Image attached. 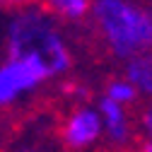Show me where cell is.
<instances>
[{
  "label": "cell",
  "instance_id": "cell-4",
  "mask_svg": "<svg viewBox=\"0 0 152 152\" xmlns=\"http://www.w3.org/2000/svg\"><path fill=\"white\" fill-rule=\"evenodd\" d=\"M102 133L104 128H102L99 111L92 106H77L63 121L61 138L70 150H87L102 138Z\"/></svg>",
  "mask_w": 152,
  "mask_h": 152
},
{
  "label": "cell",
  "instance_id": "cell-8",
  "mask_svg": "<svg viewBox=\"0 0 152 152\" xmlns=\"http://www.w3.org/2000/svg\"><path fill=\"white\" fill-rule=\"evenodd\" d=\"M104 97H109L111 102H116L121 106H128V104H133V102L138 99V89L133 87L126 77H118V80H111L109 82Z\"/></svg>",
  "mask_w": 152,
  "mask_h": 152
},
{
  "label": "cell",
  "instance_id": "cell-5",
  "mask_svg": "<svg viewBox=\"0 0 152 152\" xmlns=\"http://www.w3.org/2000/svg\"><path fill=\"white\" fill-rule=\"evenodd\" d=\"M99 118H102V128L109 135L111 145H123L130 138V123H128V113L126 106L111 102L109 97L99 99Z\"/></svg>",
  "mask_w": 152,
  "mask_h": 152
},
{
  "label": "cell",
  "instance_id": "cell-3",
  "mask_svg": "<svg viewBox=\"0 0 152 152\" xmlns=\"http://www.w3.org/2000/svg\"><path fill=\"white\" fill-rule=\"evenodd\" d=\"M51 77L48 68L31 56H7L0 61V109L12 106Z\"/></svg>",
  "mask_w": 152,
  "mask_h": 152
},
{
  "label": "cell",
  "instance_id": "cell-2",
  "mask_svg": "<svg viewBox=\"0 0 152 152\" xmlns=\"http://www.w3.org/2000/svg\"><path fill=\"white\" fill-rule=\"evenodd\" d=\"M89 15L116 58L128 61L147 53L152 44V17L147 7L135 0H92Z\"/></svg>",
  "mask_w": 152,
  "mask_h": 152
},
{
  "label": "cell",
  "instance_id": "cell-6",
  "mask_svg": "<svg viewBox=\"0 0 152 152\" xmlns=\"http://www.w3.org/2000/svg\"><path fill=\"white\" fill-rule=\"evenodd\" d=\"M126 80L138 89V94L152 92V58L147 53H138L126 63Z\"/></svg>",
  "mask_w": 152,
  "mask_h": 152
},
{
  "label": "cell",
  "instance_id": "cell-9",
  "mask_svg": "<svg viewBox=\"0 0 152 152\" xmlns=\"http://www.w3.org/2000/svg\"><path fill=\"white\" fill-rule=\"evenodd\" d=\"M27 0H0V7H7V5H22Z\"/></svg>",
  "mask_w": 152,
  "mask_h": 152
},
{
  "label": "cell",
  "instance_id": "cell-11",
  "mask_svg": "<svg viewBox=\"0 0 152 152\" xmlns=\"http://www.w3.org/2000/svg\"><path fill=\"white\" fill-rule=\"evenodd\" d=\"M135 152H138V150H135ZM140 152H145V150H140Z\"/></svg>",
  "mask_w": 152,
  "mask_h": 152
},
{
  "label": "cell",
  "instance_id": "cell-10",
  "mask_svg": "<svg viewBox=\"0 0 152 152\" xmlns=\"http://www.w3.org/2000/svg\"><path fill=\"white\" fill-rule=\"evenodd\" d=\"M12 152H44V150H34V147H22V150H12Z\"/></svg>",
  "mask_w": 152,
  "mask_h": 152
},
{
  "label": "cell",
  "instance_id": "cell-1",
  "mask_svg": "<svg viewBox=\"0 0 152 152\" xmlns=\"http://www.w3.org/2000/svg\"><path fill=\"white\" fill-rule=\"evenodd\" d=\"M5 51L7 56H31L39 58L51 77L63 75L72 65V53L61 34L56 20L41 7H22L17 10L5 29Z\"/></svg>",
  "mask_w": 152,
  "mask_h": 152
},
{
  "label": "cell",
  "instance_id": "cell-7",
  "mask_svg": "<svg viewBox=\"0 0 152 152\" xmlns=\"http://www.w3.org/2000/svg\"><path fill=\"white\" fill-rule=\"evenodd\" d=\"M44 5L53 20L82 22L85 17H89L92 0H44Z\"/></svg>",
  "mask_w": 152,
  "mask_h": 152
}]
</instances>
